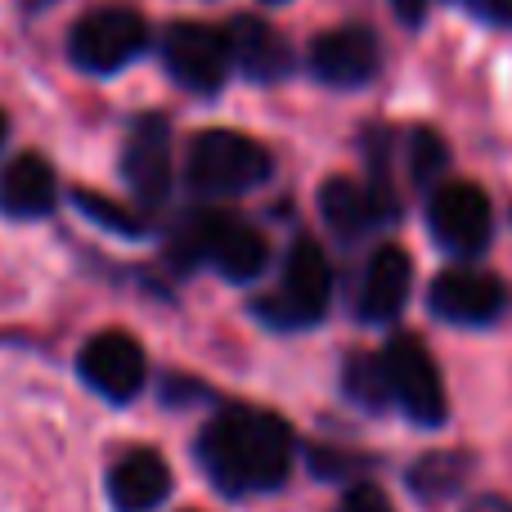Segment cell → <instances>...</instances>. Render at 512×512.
Returning a JSON list of instances; mask_svg holds the SVG:
<instances>
[{"mask_svg":"<svg viewBox=\"0 0 512 512\" xmlns=\"http://www.w3.org/2000/svg\"><path fill=\"white\" fill-rule=\"evenodd\" d=\"M292 427L270 409L234 405L198 432L194 459L225 495H261L279 490L292 468Z\"/></svg>","mask_w":512,"mask_h":512,"instance_id":"obj_1","label":"cell"},{"mask_svg":"<svg viewBox=\"0 0 512 512\" xmlns=\"http://www.w3.org/2000/svg\"><path fill=\"white\" fill-rule=\"evenodd\" d=\"M180 265H212L234 283H248L270 265V248L248 221L230 212H194L171 243Z\"/></svg>","mask_w":512,"mask_h":512,"instance_id":"obj_2","label":"cell"},{"mask_svg":"<svg viewBox=\"0 0 512 512\" xmlns=\"http://www.w3.org/2000/svg\"><path fill=\"white\" fill-rule=\"evenodd\" d=\"M274 171V158L261 140L243 131H225V126H212V131H198L189 140V162L185 176L198 194L207 198H234L248 194V189L265 185Z\"/></svg>","mask_w":512,"mask_h":512,"instance_id":"obj_3","label":"cell"},{"mask_svg":"<svg viewBox=\"0 0 512 512\" xmlns=\"http://www.w3.org/2000/svg\"><path fill=\"white\" fill-rule=\"evenodd\" d=\"M149 23L131 5H99L68 32V59L90 77H113L149 50Z\"/></svg>","mask_w":512,"mask_h":512,"instance_id":"obj_4","label":"cell"},{"mask_svg":"<svg viewBox=\"0 0 512 512\" xmlns=\"http://www.w3.org/2000/svg\"><path fill=\"white\" fill-rule=\"evenodd\" d=\"M333 301V265L315 239H297L283 261L279 292L256 301V315L274 328H306L328 315Z\"/></svg>","mask_w":512,"mask_h":512,"instance_id":"obj_5","label":"cell"},{"mask_svg":"<svg viewBox=\"0 0 512 512\" xmlns=\"http://www.w3.org/2000/svg\"><path fill=\"white\" fill-rule=\"evenodd\" d=\"M382 369H387V387L391 400L405 409L409 423L418 427H441L450 414V400H445V382L436 369L432 351L423 346V337L414 333H396L382 351Z\"/></svg>","mask_w":512,"mask_h":512,"instance_id":"obj_6","label":"cell"},{"mask_svg":"<svg viewBox=\"0 0 512 512\" xmlns=\"http://www.w3.org/2000/svg\"><path fill=\"white\" fill-rule=\"evenodd\" d=\"M162 63H167L171 81L185 86L189 95H216L230 81V50H225L221 27L194 23V18H176L162 27Z\"/></svg>","mask_w":512,"mask_h":512,"instance_id":"obj_7","label":"cell"},{"mask_svg":"<svg viewBox=\"0 0 512 512\" xmlns=\"http://www.w3.org/2000/svg\"><path fill=\"white\" fill-rule=\"evenodd\" d=\"M427 225H432V239L454 256H477L490 248V198L486 189H477L472 180H450V185H436L432 203H427Z\"/></svg>","mask_w":512,"mask_h":512,"instance_id":"obj_8","label":"cell"},{"mask_svg":"<svg viewBox=\"0 0 512 512\" xmlns=\"http://www.w3.org/2000/svg\"><path fill=\"white\" fill-rule=\"evenodd\" d=\"M77 373L95 396L113 400V405H126V400L140 396L144 378H149V360H144V346L135 342L122 328H108V333H95L77 355Z\"/></svg>","mask_w":512,"mask_h":512,"instance_id":"obj_9","label":"cell"},{"mask_svg":"<svg viewBox=\"0 0 512 512\" xmlns=\"http://www.w3.org/2000/svg\"><path fill=\"white\" fill-rule=\"evenodd\" d=\"M310 77L324 81L333 90H360L378 77L382 68V45L373 36V27L364 23H346V27H328L324 36H315L306 50Z\"/></svg>","mask_w":512,"mask_h":512,"instance_id":"obj_10","label":"cell"},{"mask_svg":"<svg viewBox=\"0 0 512 512\" xmlns=\"http://www.w3.org/2000/svg\"><path fill=\"white\" fill-rule=\"evenodd\" d=\"M122 176L135 203L158 207L171 189V122L162 113H140L122 144Z\"/></svg>","mask_w":512,"mask_h":512,"instance_id":"obj_11","label":"cell"},{"mask_svg":"<svg viewBox=\"0 0 512 512\" xmlns=\"http://www.w3.org/2000/svg\"><path fill=\"white\" fill-rule=\"evenodd\" d=\"M432 315L445 319V324L459 328H486L499 319L504 310V283L490 270H472V265H459V270H441L432 279Z\"/></svg>","mask_w":512,"mask_h":512,"instance_id":"obj_12","label":"cell"},{"mask_svg":"<svg viewBox=\"0 0 512 512\" xmlns=\"http://www.w3.org/2000/svg\"><path fill=\"white\" fill-rule=\"evenodd\" d=\"M221 36H225V50H230V68H239L256 86L283 81L297 68V54H292L288 36L256 14H234L221 27Z\"/></svg>","mask_w":512,"mask_h":512,"instance_id":"obj_13","label":"cell"},{"mask_svg":"<svg viewBox=\"0 0 512 512\" xmlns=\"http://www.w3.org/2000/svg\"><path fill=\"white\" fill-rule=\"evenodd\" d=\"M391 212H396V203H391L387 194H378V185L369 189L351 176H333V180H324V189H319V216H324L328 230L346 243L364 239V234Z\"/></svg>","mask_w":512,"mask_h":512,"instance_id":"obj_14","label":"cell"},{"mask_svg":"<svg viewBox=\"0 0 512 512\" xmlns=\"http://www.w3.org/2000/svg\"><path fill=\"white\" fill-rule=\"evenodd\" d=\"M171 495V468L158 450L135 445L108 468V499L117 512H153Z\"/></svg>","mask_w":512,"mask_h":512,"instance_id":"obj_15","label":"cell"},{"mask_svg":"<svg viewBox=\"0 0 512 512\" xmlns=\"http://www.w3.org/2000/svg\"><path fill=\"white\" fill-rule=\"evenodd\" d=\"M59 203V180L41 153H18L0 167V212L14 221H41Z\"/></svg>","mask_w":512,"mask_h":512,"instance_id":"obj_16","label":"cell"},{"mask_svg":"<svg viewBox=\"0 0 512 512\" xmlns=\"http://www.w3.org/2000/svg\"><path fill=\"white\" fill-rule=\"evenodd\" d=\"M409 279H414V265H409V252L387 243L369 256V270H364L360 283V319L369 324H387L405 310L409 297Z\"/></svg>","mask_w":512,"mask_h":512,"instance_id":"obj_17","label":"cell"},{"mask_svg":"<svg viewBox=\"0 0 512 512\" xmlns=\"http://www.w3.org/2000/svg\"><path fill=\"white\" fill-rule=\"evenodd\" d=\"M472 472H477V459H472V454L441 450V454H427V459H418L414 468H409V490H414L418 499H427V504H436V499L459 495V490L468 486Z\"/></svg>","mask_w":512,"mask_h":512,"instance_id":"obj_18","label":"cell"},{"mask_svg":"<svg viewBox=\"0 0 512 512\" xmlns=\"http://www.w3.org/2000/svg\"><path fill=\"white\" fill-rule=\"evenodd\" d=\"M342 387H346V396L355 400V405H364V409H387L391 405V387H387V369H382V355H351L346 360V369H342Z\"/></svg>","mask_w":512,"mask_h":512,"instance_id":"obj_19","label":"cell"},{"mask_svg":"<svg viewBox=\"0 0 512 512\" xmlns=\"http://www.w3.org/2000/svg\"><path fill=\"white\" fill-rule=\"evenodd\" d=\"M445 167H450V149H445V140L432 131V126H414V131L405 135V171L414 185H436V180L445 176Z\"/></svg>","mask_w":512,"mask_h":512,"instance_id":"obj_20","label":"cell"},{"mask_svg":"<svg viewBox=\"0 0 512 512\" xmlns=\"http://www.w3.org/2000/svg\"><path fill=\"white\" fill-rule=\"evenodd\" d=\"M72 203H77L95 225H104V230L122 234V239H144V234H149V221H144L140 212H131L126 203H113V198H104V194L77 189V194H72Z\"/></svg>","mask_w":512,"mask_h":512,"instance_id":"obj_21","label":"cell"},{"mask_svg":"<svg viewBox=\"0 0 512 512\" xmlns=\"http://www.w3.org/2000/svg\"><path fill=\"white\" fill-rule=\"evenodd\" d=\"M333 512H396V508H391V499L382 495L378 486H369V481H355V486L346 490L342 504H337Z\"/></svg>","mask_w":512,"mask_h":512,"instance_id":"obj_22","label":"cell"},{"mask_svg":"<svg viewBox=\"0 0 512 512\" xmlns=\"http://www.w3.org/2000/svg\"><path fill=\"white\" fill-rule=\"evenodd\" d=\"M454 5L490 27H512V0H454Z\"/></svg>","mask_w":512,"mask_h":512,"instance_id":"obj_23","label":"cell"},{"mask_svg":"<svg viewBox=\"0 0 512 512\" xmlns=\"http://www.w3.org/2000/svg\"><path fill=\"white\" fill-rule=\"evenodd\" d=\"M427 5H432V0H391V9H396V18L405 27H418L427 18Z\"/></svg>","mask_w":512,"mask_h":512,"instance_id":"obj_24","label":"cell"},{"mask_svg":"<svg viewBox=\"0 0 512 512\" xmlns=\"http://www.w3.org/2000/svg\"><path fill=\"white\" fill-rule=\"evenodd\" d=\"M468 512H512V499H504V495H481V499H472Z\"/></svg>","mask_w":512,"mask_h":512,"instance_id":"obj_25","label":"cell"},{"mask_svg":"<svg viewBox=\"0 0 512 512\" xmlns=\"http://www.w3.org/2000/svg\"><path fill=\"white\" fill-rule=\"evenodd\" d=\"M9 140V117H5V108H0V144Z\"/></svg>","mask_w":512,"mask_h":512,"instance_id":"obj_26","label":"cell"},{"mask_svg":"<svg viewBox=\"0 0 512 512\" xmlns=\"http://www.w3.org/2000/svg\"><path fill=\"white\" fill-rule=\"evenodd\" d=\"M265 5H283V0H265Z\"/></svg>","mask_w":512,"mask_h":512,"instance_id":"obj_27","label":"cell"}]
</instances>
